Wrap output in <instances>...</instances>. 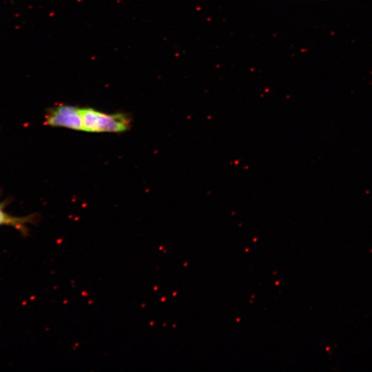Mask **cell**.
Masks as SVG:
<instances>
[{
	"instance_id": "cell-1",
	"label": "cell",
	"mask_w": 372,
	"mask_h": 372,
	"mask_svg": "<svg viewBox=\"0 0 372 372\" xmlns=\"http://www.w3.org/2000/svg\"><path fill=\"white\" fill-rule=\"evenodd\" d=\"M84 131L123 132L129 130L130 117L123 113L107 114L91 107L81 108Z\"/></svg>"
},
{
	"instance_id": "cell-2",
	"label": "cell",
	"mask_w": 372,
	"mask_h": 372,
	"mask_svg": "<svg viewBox=\"0 0 372 372\" xmlns=\"http://www.w3.org/2000/svg\"><path fill=\"white\" fill-rule=\"evenodd\" d=\"M45 124L52 127L83 130L81 108L72 105H60L47 110Z\"/></svg>"
},
{
	"instance_id": "cell-3",
	"label": "cell",
	"mask_w": 372,
	"mask_h": 372,
	"mask_svg": "<svg viewBox=\"0 0 372 372\" xmlns=\"http://www.w3.org/2000/svg\"><path fill=\"white\" fill-rule=\"evenodd\" d=\"M6 201L0 202V226H10L18 230L22 235L28 234L29 224L35 223L39 218L37 214L25 216H16L6 212L4 209Z\"/></svg>"
}]
</instances>
